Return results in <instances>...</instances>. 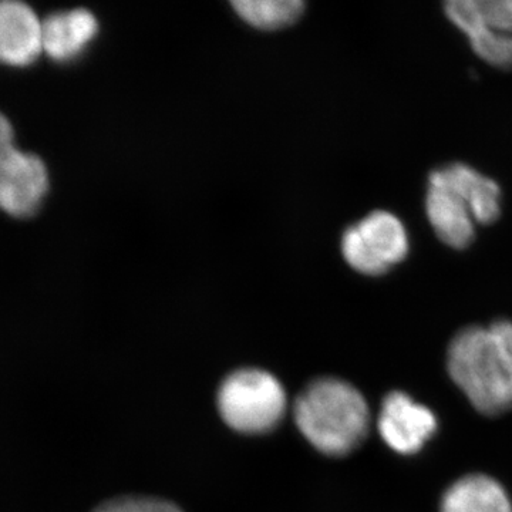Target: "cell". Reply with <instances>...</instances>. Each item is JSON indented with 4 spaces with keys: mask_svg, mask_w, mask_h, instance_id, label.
Wrapping results in <instances>:
<instances>
[{
    "mask_svg": "<svg viewBox=\"0 0 512 512\" xmlns=\"http://www.w3.org/2000/svg\"><path fill=\"white\" fill-rule=\"evenodd\" d=\"M447 369L458 389L487 416L512 409V322L470 326L451 340Z\"/></svg>",
    "mask_w": 512,
    "mask_h": 512,
    "instance_id": "cell-1",
    "label": "cell"
},
{
    "mask_svg": "<svg viewBox=\"0 0 512 512\" xmlns=\"http://www.w3.org/2000/svg\"><path fill=\"white\" fill-rule=\"evenodd\" d=\"M293 414L305 439L326 456L352 453L369 433L370 410L365 397L352 384L335 377L309 384L296 399Z\"/></svg>",
    "mask_w": 512,
    "mask_h": 512,
    "instance_id": "cell-2",
    "label": "cell"
},
{
    "mask_svg": "<svg viewBox=\"0 0 512 512\" xmlns=\"http://www.w3.org/2000/svg\"><path fill=\"white\" fill-rule=\"evenodd\" d=\"M218 410L232 430L264 434L274 430L286 412V394L279 380L259 369L229 375L218 392Z\"/></svg>",
    "mask_w": 512,
    "mask_h": 512,
    "instance_id": "cell-3",
    "label": "cell"
},
{
    "mask_svg": "<svg viewBox=\"0 0 512 512\" xmlns=\"http://www.w3.org/2000/svg\"><path fill=\"white\" fill-rule=\"evenodd\" d=\"M47 188L46 165L35 154L18 150L12 124L0 113V210L30 217L45 200Z\"/></svg>",
    "mask_w": 512,
    "mask_h": 512,
    "instance_id": "cell-4",
    "label": "cell"
},
{
    "mask_svg": "<svg viewBox=\"0 0 512 512\" xmlns=\"http://www.w3.org/2000/svg\"><path fill=\"white\" fill-rule=\"evenodd\" d=\"M436 430L434 413L406 393L392 392L384 397L379 414L380 436L396 453H419Z\"/></svg>",
    "mask_w": 512,
    "mask_h": 512,
    "instance_id": "cell-5",
    "label": "cell"
},
{
    "mask_svg": "<svg viewBox=\"0 0 512 512\" xmlns=\"http://www.w3.org/2000/svg\"><path fill=\"white\" fill-rule=\"evenodd\" d=\"M429 187L453 192L467 205L474 221L480 224H491L500 217V187L466 164L454 163L434 170L430 174Z\"/></svg>",
    "mask_w": 512,
    "mask_h": 512,
    "instance_id": "cell-6",
    "label": "cell"
},
{
    "mask_svg": "<svg viewBox=\"0 0 512 512\" xmlns=\"http://www.w3.org/2000/svg\"><path fill=\"white\" fill-rule=\"evenodd\" d=\"M43 52L42 22L28 5L0 0V62L28 66Z\"/></svg>",
    "mask_w": 512,
    "mask_h": 512,
    "instance_id": "cell-7",
    "label": "cell"
},
{
    "mask_svg": "<svg viewBox=\"0 0 512 512\" xmlns=\"http://www.w3.org/2000/svg\"><path fill=\"white\" fill-rule=\"evenodd\" d=\"M97 32L99 23L89 10L56 13L42 22L43 52L56 62H69L82 55Z\"/></svg>",
    "mask_w": 512,
    "mask_h": 512,
    "instance_id": "cell-8",
    "label": "cell"
},
{
    "mask_svg": "<svg viewBox=\"0 0 512 512\" xmlns=\"http://www.w3.org/2000/svg\"><path fill=\"white\" fill-rule=\"evenodd\" d=\"M444 9L448 19L466 33L478 57L500 69H512V35L484 26L474 0H451Z\"/></svg>",
    "mask_w": 512,
    "mask_h": 512,
    "instance_id": "cell-9",
    "label": "cell"
},
{
    "mask_svg": "<svg viewBox=\"0 0 512 512\" xmlns=\"http://www.w3.org/2000/svg\"><path fill=\"white\" fill-rule=\"evenodd\" d=\"M427 217L437 237L448 247L463 249L474 239V218L457 195L443 188L429 187Z\"/></svg>",
    "mask_w": 512,
    "mask_h": 512,
    "instance_id": "cell-10",
    "label": "cell"
},
{
    "mask_svg": "<svg viewBox=\"0 0 512 512\" xmlns=\"http://www.w3.org/2000/svg\"><path fill=\"white\" fill-rule=\"evenodd\" d=\"M441 512H512V504L498 481L473 474L448 488L441 501Z\"/></svg>",
    "mask_w": 512,
    "mask_h": 512,
    "instance_id": "cell-11",
    "label": "cell"
},
{
    "mask_svg": "<svg viewBox=\"0 0 512 512\" xmlns=\"http://www.w3.org/2000/svg\"><path fill=\"white\" fill-rule=\"evenodd\" d=\"M356 227L367 245L389 268L402 262L409 254V237L406 229L399 218L390 212H372Z\"/></svg>",
    "mask_w": 512,
    "mask_h": 512,
    "instance_id": "cell-12",
    "label": "cell"
},
{
    "mask_svg": "<svg viewBox=\"0 0 512 512\" xmlns=\"http://www.w3.org/2000/svg\"><path fill=\"white\" fill-rule=\"evenodd\" d=\"M232 6L249 25L265 30L291 25L305 9L301 0H237Z\"/></svg>",
    "mask_w": 512,
    "mask_h": 512,
    "instance_id": "cell-13",
    "label": "cell"
},
{
    "mask_svg": "<svg viewBox=\"0 0 512 512\" xmlns=\"http://www.w3.org/2000/svg\"><path fill=\"white\" fill-rule=\"evenodd\" d=\"M342 252L346 262L360 274L376 276L389 271V266L384 264L382 259L367 245L356 225L346 229L343 234Z\"/></svg>",
    "mask_w": 512,
    "mask_h": 512,
    "instance_id": "cell-14",
    "label": "cell"
},
{
    "mask_svg": "<svg viewBox=\"0 0 512 512\" xmlns=\"http://www.w3.org/2000/svg\"><path fill=\"white\" fill-rule=\"evenodd\" d=\"M484 26L512 35V0H474Z\"/></svg>",
    "mask_w": 512,
    "mask_h": 512,
    "instance_id": "cell-15",
    "label": "cell"
},
{
    "mask_svg": "<svg viewBox=\"0 0 512 512\" xmlns=\"http://www.w3.org/2000/svg\"><path fill=\"white\" fill-rule=\"evenodd\" d=\"M94 512H183L177 505L157 498L123 497L100 505Z\"/></svg>",
    "mask_w": 512,
    "mask_h": 512,
    "instance_id": "cell-16",
    "label": "cell"
}]
</instances>
